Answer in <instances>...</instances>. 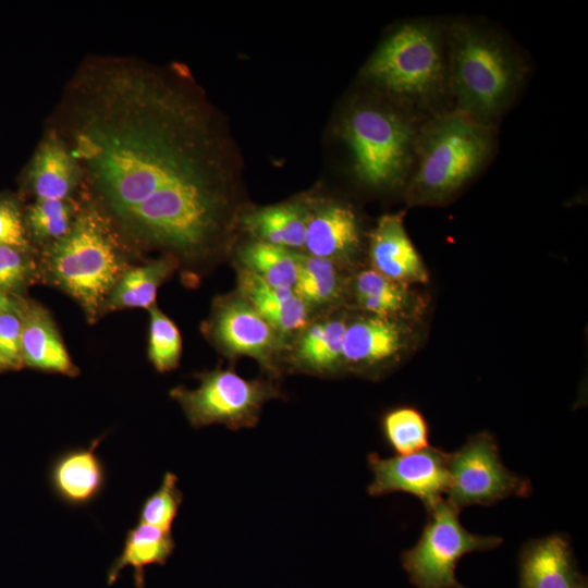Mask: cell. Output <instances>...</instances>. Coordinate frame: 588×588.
Instances as JSON below:
<instances>
[{"label": "cell", "instance_id": "6da1fadb", "mask_svg": "<svg viewBox=\"0 0 588 588\" xmlns=\"http://www.w3.org/2000/svg\"><path fill=\"white\" fill-rule=\"evenodd\" d=\"M69 147L118 221L181 254L225 230L237 164L205 101L148 65L101 61L77 74L66 102Z\"/></svg>", "mask_w": 588, "mask_h": 588}, {"label": "cell", "instance_id": "7a4b0ae2", "mask_svg": "<svg viewBox=\"0 0 588 588\" xmlns=\"http://www.w3.org/2000/svg\"><path fill=\"white\" fill-rule=\"evenodd\" d=\"M448 42V87L456 109L492 124L519 89L520 59L498 34L468 22L452 24Z\"/></svg>", "mask_w": 588, "mask_h": 588}, {"label": "cell", "instance_id": "3957f363", "mask_svg": "<svg viewBox=\"0 0 588 588\" xmlns=\"http://www.w3.org/2000/svg\"><path fill=\"white\" fill-rule=\"evenodd\" d=\"M494 144L493 124L458 109L438 114L419 127L408 200L422 205L451 198L483 168Z\"/></svg>", "mask_w": 588, "mask_h": 588}, {"label": "cell", "instance_id": "277c9868", "mask_svg": "<svg viewBox=\"0 0 588 588\" xmlns=\"http://www.w3.org/2000/svg\"><path fill=\"white\" fill-rule=\"evenodd\" d=\"M108 221L96 209L81 212L69 231L51 243L47 268L53 282L96 319L110 292L127 270Z\"/></svg>", "mask_w": 588, "mask_h": 588}, {"label": "cell", "instance_id": "5b68a950", "mask_svg": "<svg viewBox=\"0 0 588 588\" xmlns=\"http://www.w3.org/2000/svg\"><path fill=\"white\" fill-rule=\"evenodd\" d=\"M364 76L400 105H432L449 91L440 29L428 22L403 24L375 51Z\"/></svg>", "mask_w": 588, "mask_h": 588}, {"label": "cell", "instance_id": "8992f818", "mask_svg": "<svg viewBox=\"0 0 588 588\" xmlns=\"http://www.w3.org/2000/svg\"><path fill=\"white\" fill-rule=\"evenodd\" d=\"M418 131L401 108L372 101L353 106L341 125L356 176L379 189L394 187L405 180L415 161Z\"/></svg>", "mask_w": 588, "mask_h": 588}, {"label": "cell", "instance_id": "52a82bcc", "mask_svg": "<svg viewBox=\"0 0 588 588\" xmlns=\"http://www.w3.org/2000/svg\"><path fill=\"white\" fill-rule=\"evenodd\" d=\"M417 543L402 552V567L417 588H466L455 576L458 561L467 553L499 547L503 539L469 532L460 522V511L441 500L427 511Z\"/></svg>", "mask_w": 588, "mask_h": 588}, {"label": "cell", "instance_id": "ba28073f", "mask_svg": "<svg viewBox=\"0 0 588 588\" xmlns=\"http://www.w3.org/2000/svg\"><path fill=\"white\" fill-rule=\"evenodd\" d=\"M170 394L193 427L222 424L233 430L254 427L262 405L280 396L279 390L267 381L248 380L233 370L221 369L200 375L196 389L177 387Z\"/></svg>", "mask_w": 588, "mask_h": 588}, {"label": "cell", "instance_id": "9c48e42d", "mask_svg": "<svg viewBox=\"0 0 588 588\" xmlns=\"http://www.w3.org/2000/svg\"><path fill=\"white\" fill-rule=\"evenodd\" d=\"M450 487L448 502L458 511L469 505H491L510 495L527 497V478L509 470L502 463L498 444L488 432L468 438L454 453H449Z\"/></svg>", "mask_w": 588, "mask_h": 588}, {"label": "cell", "instance_id": "30bf717a", "mask_svg": "<svg viewBox=\"0 0 588 588\" xmlns=\"http://www.w3.org/2000/svg\"><path fill=\"white\" fill-rule=\"evenodd\" d=\"M448 456L449 453L432 446L388 458L370 453L368 465L373 479L368 485V493L379 497L406 492L418 498L428 511L443 500L442 495L449 490Z\"/></svg>", "mask_w": 588, "mask_h": 588}, {"label": "cell", "instance_id": "8fae6325", "mask_svg": "<svg viewBox=\"0 0 588 588\" xmlns=\"http://www.w3.org/2000/svg\"><path fill=\"white\" fill-rule=\"evenodd\" d=\"M211 333L226 354L253 357L269 369L281 346L280 334L242 296L219 304Z\"/></svg>", "mask_w": 588, "mask_h": 588}, {"label": "cell", "instance_id": "7c38bea8", "mask_svg": "<svg viewBox=\"0 0 588 588\" xmlns=\"http://www.w3.org/2000/svg\"><path fill=\"white\" fill-rule=\"evenodd\" d=\"M519 588H588L568 539L553 534L529 540L518 558Z\"/></svg>", "mask_w": 588, "mask_h": 588}, {"label": "cell", "instance_id": "4fadbf2b", "mask_svg": "<svg viewBox=\"0 0 588 588\" xmlns=\"http://www.w3.org/2000/svg\"><path fill=\"white\" fill-rule=\"evenodd\" d=\"M360 245V229L353 209L339 201L307 206L305 248L308 255L335 265L348 262Z\"/></svg>", "mask_w": 588, "mask_h": 588}, {"label": "cell", "instance_id": "5bb4252c", "mask_svg": "<svg viewBox=\"0 0 588 588\" xmlns=\"http://www.w3.org/2000/svg\"><path fill=\"white\" fill-rule=\"evenodd\" d=\"M369 256L373 270L402 283H426L428 272L409 240L403 213L382 216L370 234Z\"/></svg>", "mask_w": 588, "mask_h": 588}, {"label": "cell", "instance_id": "9a60e30c", "mask_svg": "<svg viewBox=\"0 0 588 588\" xmlns=\"http://www.w3.org/2000/svg\"><path fill=\"white\" fill-rule=\"evenodd\" d=\"M102 437L88 446L60 453L51 463L49 482L59 500L71 506L94 502L106 486V468L96 449Z\"/></svg>", "mask_w": 588, "mask_h": 588}, {"label": "cell", "instance_id": "2e32d148", "mask_svg": "<svg viewBox=\"0 0 588 588\" xmlns=\"http://www.w3.org/2000/svg\"><path fill=\"white\" fill-rule=\"evenodd\" d=\"M404 343L405 331L392 318H358L345 327L343 363L358 367L376 366L394 358Z\"/></svg>", "mask_w": 588, "mask_h": 588}, {"label": "cell", "instance_id": "e0dca14e", "mask_svg": "<svg viewBox=\"0 0 588 588\" xmlns=\"http://www.w3.org/2000/svg\"><path fill=\"white\" fill-rule=\"evenodd\" d=\"M22 359L32 368L74 376L73 365L48 311L38 305L22 306Z\"/></svg>", "mask_w": 588, "mask_h": 588}, {"label": "cell", "instance_id": "ac0fdd59", "mask_svg": "<svg viewBox=\"0 0 588 588\" xmlns=\"http://www.w3.org/2000/svg\"><path fill=\"white\" fill-rule=\"evenodd\" d=\"M240 287L242 297L279 334L293 333L306 327L308 305L293 289L272 286L244 269L240 272Z\"/></svg>", "mask_w": 588, "mask_h": 588}, {"label": "cell", "instance_id": "d6986e66", "mask_svg": "<svg viewBox=\"0 0 588 588\" xmlns=\"http://www.w3.org/2000/svg\"><path fill=\"white\" fill-rule=\"evenodd\" d=\"M79 166L57 135L39 145L30 164L29 183L37 199H66L77 184Z\"/></svg>", "mask_w": 588, "mask_h": 588}, {"label": "cell", "instance_id": "ffe728a7", "mask_svg": "<svg viewBox=\"0 0 588 588\" xmlns=\"http://www.w3.org/2000/svg\"><path fill=\"white\" fill-rule=\"evenodd\" d=\"M174 548L175 542L171 531L138 523L127 531L121 553L108 569V585L117 581L123 568L132 567L135 587L145 588L146 567L154 564L164 565Z\"/></svg>", "mask_w": 588, "mask_h": 588}, {"label": "cell", "instance_id": "44dd1931", "mask_svg": "<svg viewBox=\"0 0 588 588\" xmlns=\"http://www.w3.org/2000/svg\"><path fill=\"white\" fill-rule=\"evenodd\" d=\"M307 206L283 203L248 212L243 225L256 240L282 248L305 246Z\"/></svg>", "mask_w": 588, "mask_h": 588}, {"label": "cell", "instance_id": "7402d4cb", "mask_svg": "<svg viewBox=\"0 0 588 588\" xmlns=\"http://www.w3.org/2000/svg\"><path fill=\"white\" fill-rule=\"evenodd\" d=\"M174 268L171 258H160L145 266L126 270L119 279L103 306L107 310L150 308L158 287Z\"/></svg>", "mask_w": 588, "mask_h": 588}, {"label": "cell", "instance_id": "603a6c76", "mask_svg": "<svg viewBox=\"0 0 588 588\" xmlns=\"http://www.w3.org/2000/svg\"><path fill=\"white\" fill-rule=\"evenodd\" d=\"M345 327L344 320L335 318L307 328L297 344L299 365L319 373L335 370L343 363Z\"/></svg>", "mask_w": 588, "mask_h": 588}, {"label": "cell", "instance_id": "cb8c5ba5", "mask_svg": "<svg viewBox=\"0 0 588 588\" xmlns=\"http://www.w3.org/2000/svg\"><path fill=\"white\" fill-rule=\"evenodd\" d=\"M293 291L307 305L324 306L342 298L344 284L334 262L297 254V275Z\"/></svg>", "mask_w": 588, "mask_h": 588}, {"label": "cell", "instance_id": "d4e9b609", "mask_svg": "<svg viewBox=\"0 0 588 588\" xmlns=\"http://www.w3.org/2000/svg\"><path fill=\"white\" fill-rule=\"evenodd\" d=\"M242 269L275 287L293 289L297 275V254L268 243L253 241L238 254Z\"/></svg>", "mask_w": 588, "mask_h": 588}, {"label": "cell", "instance_id": "484cf974", "mask_svg": "<svg viewBox=\"0 0 588 588\" xmlns=\"http://www.w3.org/2000/svg\"><path fill=\"white\" fill-rule=\"evenodd\" d=\"M407 285L392 281L376 270H364L354 281L357 304L382 318H392L408 304Z\"/></svg>", "mask_w": 588, "mask_h": 588}, {"label": "cell", "instance_id": "4316f807", "mask_svg": "<svg viewBox=\"0 0 588 588\" xmlns=\"http://www.w3.org/2000/svg\"><path fill=\"white\" fill-rule=\"evenodd\" d=\"M382 433L396 455L429 446V428L422 414L411 406L395 407L382 417Z\"/></svg>", "mask_w": 588, "mask_h": 588}, {"label": "cell", "instance_id": "83f0119b", "mask_svg": "<svg viewBox=\"0 0 588 588\" xmlns=\"http://www.w3.org/2000/svg\"><path fill=\"white\" fill-rule=\"evenodd\" d=\"M74 220V209L68 198L37 199L27 213L33 235L37 240L52 243L69 233Z\"/></svg>", "mask_w": 588, "mask_h": 588}, {"label": "cell", "instance_id": "f1b7e54d", "mask_svg": "<svg viewBox=\"0 0 588 588\" xmlns=\"http://www.w3.org/2000/svg\"><path fill=\"white\" fill-rule=\"evenodd\" d=\"M149 313V359L158 371H170L181 357V334L173 321L157 307H150Z\"/></svg>", "mask_w": 588, "mask_h": 588}, {"label": "cell", "instance_id": "f546056e", "mask_svg": "<svg viewBox=\"0 0 588 588\" xmlns=\"http://www.w3.org/2000/svg\"><path fill=\"white\" fill-rule=\"evenodd\" d=\"M177 480V476L171 471L163 475L159 488L144 501L139 510V523L171 531L183 501Z\"/></svg>", "mask_w": 588, "mask_h": 588}, {"label": "cell", "instance_id": "4dcf8cb0", "mask_svg": "<svg viewBox=\"0 0 588 588\" xmlns=\"http://www.w3.org/2000/svg\"><path fill=\"white\" fill-rule=\"evenodd\" d=\"M0 358L2 368L17 369L23 365L20 313L0 314Z\"/></svg>", "mask_w": 588, "mask_h": 588}, {"label": "cell", "instance_id": "1f68e13d", "mask_svg": "<svg viewBox=\"0 0 588 588\" xmlns=\"http://www.w3.org/2000/svg\"><path fill=\"white\" fill-rule=\"evenodd\" d=\"M32 264L24 257L23 252L0 246V290L16 292L21 290L29 279Z\"/></svg>", "mask_w": 588, "mask_h": 588}, {"label": "cell", "instance_id": "d6a6232c", "mask_svg": "<svg viewBox=\"0 0 588 588\" xmlns=\"http://www.w3.org/2000/svg\"><path fill=\"white\" fill-rule=\"evenodd\" d=\"M0 246H9L23 253L29 249L26 230L17 206L0 198Z\"/></svg>", "mask_w": 588, "mask_h": 588}, {"label": "cell", "instance_id": "836d02e7", "mask_svg": "<svg viewBox=\"0 0 588 588\" xmlns=\"http://www.w3.org/2000/svg\"><path fill=\"white\" fill-rule=\"evenodd\" d=\"M22 306L9 296L5 292L0 290V314L2 313H21Z\"/></svg>", "mask_w": 588, "mask_h": 588}, {"label": "cell", "instance_id": "e575fe53", "mask_svg": "<svg viewBox=\"0 0 588 588\" xmlns=\"http://www.w3.org/2000/svg\"><path fill=\"white\" fill-rule=\"evenodd\" d=\"M0 368H2V363H1V358H0Z\"/></svg>", "mask_w": 588, "mask_h": 588}]
</instances>
